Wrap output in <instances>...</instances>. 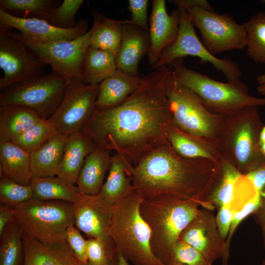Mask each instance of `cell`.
I'll return each mask as SVG.
<instances>
[{"label": "cell", "mask_w": 265, "mask_h": 265, "mask_svg": "<svg viewBox=\"0 0 265 265\" xmlns=\"http://www.w3.org/2000/svg\"><path fill=\"white\" fill-rule=\"evenodd\" d=\"M264 126L258 106H249L225 116L217 137L220 157L246 175L265 162L259 147V138Z\"/></svg>", "instance_id": "4"}, {"label": "cell", "mask_w": 265, "mask_h": 265, "mask_svg": "<svg viewBox=\"0 0 265 265\" xmlns=\"http://www.w3.org/2000/svg\"><path fill=\"white\" fill-rule=\"evenodd\" d=\"M0 26V92L11 85L44 74L46 63L28 47L19 32Z\"/></svg>", "instance_id": "12"}, {"label": "cell", "mask_w": 265, "mask_h": 265, "mask_svg": "<svg viewBox=\"0 0 265 265\" xmlns=\"http://www.w3.org/2000/svg\"><path fill=\"white\" fill-rule=\"evenodd\" d=\"M176 6H180L187 10L194 6H200L211 10H214L206 0H175L173 1Z\"/></svg>", "instance_id": "49"}, {"label": "cell", "mask_w": 265, "mask_h": 265, "mask_svg": "<svg viewBox=\"0 0 265 265\" xmlns=\"http://www.w3.org/2000/svg\"><path fill=\"white\" fill-rule=\"evenodd\" d=\"M112 156L94 145L86 156L77 181L80 192L91 195L97 194L109 171Z\"/></svg>", "instance_id": "24"}, {"label": "cell", "mask_w": 265, "mask_h": 265, "mask_svg": "<svg viewBox=\"0 0 265 265\" xmlns=\"http://www.w3.org/2000/svg\"><path fill=\"white\" fill-rule=\"evenodd\" d=\"M75 226L88 237L99 240L111 252H117L110 237L112 207L96 195L80 192L73 203Z\"/></svg>", "instance_id": "15"}, {"label": "cell", "mask_w": 265, "mask_h": 265, "mask_svg": "<svg viewBox=\"0 0 265 265\" xmlns=\"http://www.w3.org/2000/svg\"><path fill=\"white\" fill-rule=\"evenodd\" d=\"M143 199L134 191L113 206L110 237L117 251L133 265H164L151 248V231L140 212Z\"/></svg>", "instance_id": "5"}, {"label": "cell", "mask_w": 265, "mask_h": 265, "mask_svg": "<svg viewBox=\"0 0 265 265\" xmlns=\"http://www.w3.org/2000/svg\"><path fill=\"white\" fill-rule=\"evenodd\" d=\"M0 177L30 185L33 176L30 154L12 141L0 142Z\"/></svg>", "instance_id": "27"}, {"label": "cell", "mask_w": 265, "mask_h": 265, "mask_svg": "<svg viewBox=\"0 0 265 265\" xmlns=\"http://www.w3.org/2000/svg\"><path fill=\"white\" fill-rule=\"evenodd\" d=\"M92 15L93 25L90 29L89 46L115 56L121 43L124 24L122 21L108 18L98 11H93Z\"/></svg>", "instance_id": "29"}, {"label": "cell", "mask_w": 265, "mask_h": 265, "mask_svg": "<svg viewBox=\"0 0 265 265\" xmlns=\"http://www.w3.org/2000/svg\"><path fill=\"white\" fill-rule=\"evenodd\" d=\"M181 19L177 39L161 52L157 62L152 67L156 69L169 66L174 60L191 55L200 59L203 63H210L225 76L227 81L240 80L242 72L238 64L229 58H219L212 54L198 38L186 9L176 6Z\"/></svg>", "instance_id": "10"}, {"label": "cell", "mask_w": 265, "mask_h": 265, "mask_svg": "<svg viewBox=\"0 0 265 265\" xmlns=\"http://www.w3.org/2000/svg\"><path fill=\"white\" fill-rule=\"evenodd\" d=\"M149 46V31L135 25L124 24L121 43L115 55L117 69L139 76V62L148 53Z\"/></svg>", "instance_id": "19"}, {"label": "cell", "mask_w": 265, "mask_h": 265, "mask_svg": "<svg viewBox=\"0 0 265 265\" xmlns=\"http://www.w3.org/2000/svg\"><path fill=\"white\" fill-rule=\"evenodd\" d=\"M0 26L17 29L26 41L41 45L74 40L88 31V22L84 19L78 21L74 27L61 28L43 20L15 17L1 8Z\"/></svg>", "instance_id": "16"}, {"label": "cell", "mask_w": 265, "mask_h": 265, "mask_svg": "<svg viewBox=\"0 0 265 265\" xmlns=\"http://www.w3.org/2000/svg\"><path fill=\"white\" fill-rule=\"evenodd\" d=\"M115 265H130V264L129 262L118 252Z\"/></svg>", "instance_id": "50"}, {"label": "cell", "mask_w": 265, "mask_h": 265, "mask_svg": "<svg viewBox=\"0 0 265 265\" xmlns=\"http://www.w3.org/2000/svg\"><path fill=\"white\" fill-rule=\"evenodd\" d=\"M179 239L199 251L212 265L222 259L228 265L225 241L218 231L212 211L203 208L181 233Z\"/></svg>", "instance_id": "17"}, {"label": "cell", "mask_w": 265, "mask_h": 265, "mask_svg": "<svg viewBox=\"0 0 265 265\" xmlns=\"http://www.w3.org/2000/svg\"><path fill=\"white\" fill-rule=\"evenodd\" d=\"M68 135L58 133L30 154L33 177L57 176L64 155Z\"/></svg>", "instance_id": "25"}, {"label": "cell", "mask_w": 265, "mask_h": 265, "mask_svg": "<svg viewBox=\"0 0 265 265\" xmlns=\"http://www.w3.org/2000/svg\"><path fill=\"white\" fill-rule=\"evenodd\" d=\"M23 230L46 244L66 242L67 229L75 225L73 203L32 198L13 208Z\"/></svg>", "instance_id": "7"}, {"label": "cell", "mask_w": 265, "mask_h": 265, "mask_svg": "<svg viewBox=\"0 0 265 265\" xmlns=\"http://www.w3.org/2000/svg\"><path fill=\"white\" fill-rule=\"evenodd\" d=\"M175 79L195 93L211 111L227 116L249 106H265V98L250 95L247 85L240 80L223 82L186 67L183 58L169 65Z\"/></svg>", "instance_id": "6"}, {"label": "cell", "mask_w": 265, "mask_h": 265, "mask_svg": "<svg viewBox=\"0 0 265 265\" xmlns=\"http://www.w3.org/2000/svg\"><path fill=\"white\" fill-rule=\"evenodd\" d=\"M257 90L262 95H265V84L258 85L257 87Z\"/></svg>", "instance_id": "53"}, {"label": "cell", "mask_w": 265, "mask_h": 265, "mask_svg": "<svg viewBox=\"0 0 265 265\" xmlns=\"http://www.w3.org/2000/svg\"><path fill=\"white\" fill-rule=\"evenodd\" d=\"M99 84L89 85L81 80L67 81L63 99L48 119L58 132L69 135L82 132L95 110Z\"/></svg>", "instance_id": "13"}, {"label": "cell", "mask_w": 265, "mask_h": 265, "mask_svg": "<svg viewBox=\"0 0 265 265\" xmlns=\"http://www.w3.org/2000/svg\"><path fill=\"white\" fill-rule=\"evenodd\" d=\"M65 240L78 260L85 265H88L87 255V240L75 225L67 230Z\"/></svg>", "instance_id": "42"}, {"label": "cell", "mask_w": 265, "mask_h": 265, "mask_svg": "<svg viewBox=\"0 0 265 265\" xmlns=\"http://www.w3.org/2000/svg\"><path fill=\"white\" fill-rule=\"evenodd\" d=\"M58 133L49 120L42 119L12 142L30 154Z\"/></svg>", "instance_id": "36"}, {"label": "cell", "mask_w": 265, "mask_h": 265, "mask_svg": "<svg viewBox=\"0 0 265 265\" xmlns=\"http://www.w3.org/2000/svg\"><path fill=\"white\" fill-rule=\"evenodd\" d=\"M241 175L229 161L220 157L209 191L207 202L218 209L229 205L236 182Z\"/></svg>", "instance_id": "30"}, {"label": "cell", "mask_w": 265, "mask_h": 265, "mask_svg": "<svg viewBox=\"0 0 265 265\" xmlns=\"http://www.w3.org/2000/svg\"><path fill=\"white\" fill-rule=\"evenodd\" d=\"M265 143V125L261 130L259 138V145Z\"/></svg>", "instance_id": "51"}, {"label": "cell", "mask_w": 265, "mask_h": 265, "mask_svg": "<svg viewBox=\"0 0 265 265\" xmlns=\"http://www.w3.org/2000/svg\"><path fill=\"white\" fill-rule=\"evenodd\" d=\"M15 218L13 208L3 203L0 204V237L7 225Z\"/></svg>", "instance_id": "48"}, {"label": "cell", "mask_w": 265, "mask_h": 265, "mask_svg": "<svg viewBox=\"0 0 265 265\" xmlns=\"http://www.w3.org/2000/svg\"><path fill=\"white\" fill-rule=\"evenodd\" d=\"M200 207L195 201L167 194L143 200L140 212L151 231V248L164 265H169L174 246L182 231L199 214Z\"/></svg>", "instance_id": "3"}, {"label": "cell", "mask_w": 265, "mask_h": 265, "mask_svg": "<svg viewBox=\"0 0 265 265\" xmlns=\"http://www.w3.org/2000/svg\"><path fill=\"white\" fill-rule=\"evenodd\" d=\"M261 200L262 198L259 195L247 204L241 211L234 213L228 235L225 241L226 254L228 257L230 242L235 231L244 219L250 214H252L257 209L261 203Z\"/></svg>", "instance_id": "44"}, {"label": "cell", "mask_w": 265, "mask_h": 265, "mask_svg": "<svg viewBox=\"0 0 265 265\" xmlns=\"http://www.w3.org/2000/svg\"><path fill=\"white\" fill-rule=\"evenodd\" d=\"M118 252L109 251L99 240L87 239V255L88 265H115Z\"/></svg>", "instance_id": "41"}, {"label": "cell", "mask_w": 265, "mask_h": 265, "mask_svg": "<svg viewBox=\"0 0 265 265\" xmlns=\"http://www.w3.org/2000/svg\"><path fill=\"white\" fill-rule=\"evenodd\" d=\"M23 231V265H85L75 255L66 242L44 243Z\"/></svg>", "instance_id": "20"}, {"label": "cell", "mask_w": 265, "mask_h": 265, "mask_svg": "<svg viewBox=\"0 0 265 265\" xmlns=\"http://www.w3.org/2000/svg\"><path fill=\"white\" fill-rule=\"evenodd\" d=\"M253 182L262 199H265V162L246 174Z\"/></svg>", "instance_id": "46"}, {"label": "cell", "mask_w": 265, "mask_h": 265, "mask_svg": "<svg viewBox=\"0 0 265 265\" xmlns=\"http://www.w3.org/2000/svg\"><path fill=\"white\" fill-rule=\"evenodd\" d=\"M258 85L265 84V74L258 76L256 78Z\"/></svg>", "instance_id": "52"}, {"label": "cell", "mask_w": 265, "mask_h": 265, "mask_svg": "<svg viewBox=\"0 0 265 265\" xmlns=\"http://www.w3.org/2000/svg\"><path fill=\"white\" fill-rule=\"evenodd\" d=\"M90 36V29L74 40L51 44H37L25 40L28 47L41 60L50 65L53 71L67 81H83V61L89 47Z\"/></svg>", "instance_id": "14"}, {"label": "cell", "mask_w": 265, "mask_h": 265, "mask_svg": "<svg viewBox=\"0 0 265 265\" xmlns=\"http://www.w3.org/2000/svg\"><path fill=\"white\" fill-rule=\"evenodd\" d=\"M252 214L256 223L261 229L265 251V199L262 198L260 205Z\"/></svg>", "instance_id": "47"}, {"label": "cell", "mask_w": 265, "mask_h": 265, "mask_svg": "<svg viewBox=\"0 0 265 265\" xmlns=\"http://www.w3.org/2000/svg\"><path fill=\"white\" fill-rule=\"evenodd\" d=\"M116 70L114 55L102 50L88 47L83 61L84 83L89 85L99 84Z\"/></svg>", "instance_id": "31"}, {"label": "cell", "mask_w": 265, "mask_h": 265, "mask_svg": "<svg viewBox=\"0 0 265 265\" xmlns=\"http://www.w3.org/2000/svg\"><path fill=\"white\" fill-rule=\"evenodd\" d=\"M0 240V265H23L25 256L23 231L15 218L7 225Z\"/></svg>", "instance_id": "34"}, {"label": "cell", "mask_w": 265, "mask_h": 265, "mask_svg": "<svg viewBox=\"0 0 265 265\" xmlns=\"http://www.w3.org/2000/svg\"><path fill=\"white\" fill-rule=\"evenodd\" d=\"M171 71L169 66L154 69L122 104L95 109L82 132L95 145L115 152L132 165L149 153L169 144L168 132L173 122L165 82Z\"/></svg>", "instance_id": "1"}, {"label": "cell", "mask_w": 265, "mask_h": 265, "mask_svg": "<svg viewBox=\"0 0 265 265\" xmlns=\"http://www.w3.org/2000/svg\"><path fill=\"white\" fill-rule=\"evenodd\" d=\"M234 215V213L231 209L229 205H227L220 208L215 216L218 231L225 241L227 238Z\"/></svg>", "instance_id": "45"}, {"label": "cell", "mask_w": 265, "mask_h": 265, "mask_svg": "<svg viewBox=\"0 0 265 265\" xmlns=\"http://www.w3.org/2000/svg\"><path fill=\"white\" fill-rule=\"evenodd\" d=\"M181 15L176 8L169 14L165 0H154L150 18L149 36L150 46L147 53L149 64L153 66L163 51L177 38Z\"/></svg>", "instance_id": "18"}, {"label": "cell", "mask_w": 265, "mask_h": 265, "mask_svg": "<svg viewBox=\"0 0 265 265\" xmlns=\"http://www.w3.org/2000/svg\"><path fill=\"white\" fill-rule=\"evenodd\" d=\"M67 81L52 71L32 79L17 82L0 93V106L19 105L48 120L54 113L64 96Z\"/></svg>", "instance_id": "9"}, {"label": "cell", "mask_w": 265, "mask_h": 265, "mask_svg": "<svg viewBox=\"0 0 265 265\" xmlns=\"http://www.w3.org/2000/svg\"><path fill=\"white\" fill-rule=\"evenodd\" d=\"M193 25L199 29L202 42L215 55L245 48L246 31L230 14L218 13L200 6L187 9Z\"/></svg>", "instance_id": "11"}, {"label": "cell", "mask_w": 265, "mask_h": 265, "mask_svg": "<svg viewBox=\"0 0 265 265\" xmlns=\"http://www.w3.org/2000/svg\"><path fill=\"white\" fill-rule=\"evenodd\" d=\"M83 0H64L53 11L49 23L61 28H71L78 23L76 20L77 13Z\"/></svg>", "instance_id": "39"}, {"label": "cell", "mask_w": 265, "mask_h": 265, "mask_svg": "<svg viewBox=\"0 0 265 265\" xmlns=\"http://www.w3.org/2000/svg\"><path fill=\"white\" fill-rule=\"evenodd\" d=\"M148 3V0H129L128 9L131 13V19L122 21L123 24L135 25L149 31Z\"/></svg>", "instance_id": "43"}, {"label": "cell", "mask_w": 265, "mask_h": 265, "mask_svg": "<svg viewBox=\"0 0 265 265\" xmlns=\"http://www.w3.org/2000/svg\"><path fill=\"white\" fill-rule=\"evenodd\" d=\"M143 79L139 75H131L117 69L100 83L95 109L104 110L120 105L138 89Z\"/></svg>", "instance_id": "22"}, {"label": "cell", "mask_w": 265, "mask_h": 265, "mask_svg": "<svg viewBox=\"0 0 265 265\" xmlns=\"http://www.w3.org/2000/svg\"><path fill=\"white\" fill-rule=\"evenodd\" d=\"M132 164L121 155L112 156L108 174L96 195L110 206L132 194L134 188L130 178Z\"/></svg>", "instance_id": "21"}, {"label": "cell", "mask_w": 265, "mask_h": 265, "mask_svg": "<svg viewBox=\"0 0 265 265\" xmlns=\"http://www.w3.org/2000/svg\"><path fill=\"white\" fill-rule=\"evenodd\" d=\"M59 5L56 0H0V8L21 18H35L49 23L54 10Z\"/></svg>", "instance_id": "33"}, {"label": "cell", "mask_w": 265, "mask_h": 265, "mask_svg": "<svg viewBox=\"0 0 265 265\" xmlns=\"http://www.w3.org/2000/svg\"><path fill=\"white\" fill-rule=\"evenodd\" d=\"M169 265H211L197 250L179 240L173 248Z\"/></svg>", "instance_id": "40"}, {"label": "cell", "mask_w": 265, "mask_h": 265, "mask_svg": "<svg viewBox=\"0 0 265 265\" xmlns=\"http://www.w3.org/2000/svg\"><path fill=\"white\" fill-rule=\"evenodd\" d=\"M165 88L175 126L194 135L217 139L225 116L209 110L200 97L177 80L172 69Z\"/></svg>", "instance_id": "8"}, {"label": "cell", "mask_w": 265, "mask_h": 265, "mask_svg": "<svg viewBox=\"0 0 265 265\" xmlns=\"http://www.w3.org/2000/svg\"><path fill=\"white\" fill-rule=\"evenodd\" d=\"M30 186L33 198L41 200H62L73 203L80 192L77 186L57 176L33 177Z\"/></svg>", "instance_id": "32"}, {"label": "cell", "mask_w": 265, "mask_h": 265, "mask_svg": "<svg viewBox=\"0 0 265 265\" xmlns=\"http://www.w3.org/2000/svg\"><path fill=\"white\" fill-rule=\"evenodd\" d=\"M42 119L34 110L12 104L0 107V142L13 141Z\"/></svg>", "instance_id": "28"}, {"label": "cell", "mask_w": 265, "mask_h": 265, "mask_svg": "<svg viewBox=\"0 0 265 265\" xmlns=\"http://www.w3.org/2000/svg\"><path fill=\"white\" fill-rule=\"evenodd\" d=\"M259 195L252 180L246 175H241L236 182L229 206L235 213Z\"/></svg>", "instance_id": "38"}, {"label": "cell", "mask_w": 265, "mask_h": 265, "mask_svg": "<svg viewBox=\"0 0 265 265\" xmlns=\"http://www.w3.org/2000/svg\"><path fill=\"white\" fill-rule=\"evenodd\" d=\"M243 25L248 56L256 64H265V11L253 15Z\"/></svg>", "instance_id": "35"}, {"label": "cell", "mask_w": 265, "mask_h": 265, "mask_svg": "<svg viewBox=\"0 0 265 265\" xmlns=\"http://www.w3.org/2000/svg\"><path fill=\"white\" fill-rule=\"evenodd\" d=\"M33 198L30 185L19 184L4 176L0 179V203L14 208Z\"/></svg>", "instance_id": "37"}, {"label": "cell", "mask_w": 265, "mask_h": 265, "mask_svg": "<svg viewBox=\"0 0 265 265\" xmlns=\"http://www.w3.org/2000/svg\"><path fill=\"white\" fill-rule=\"evenodd\" d=\"M168 138L173 149L184 157L206 159L215 162L220 158L217 139L189 134L173 123L169 131Z\"/></svg>", "instance_id": "23"}, {"label": "cell", "mask_w": 265, "mask_h": 265, "mask_svg": "<svg viewBox=\"0 0 265 265\" xmlns=\"http://www.w3.org/2000/svg\"><path fill=\"white\" fill-rule=\"evenodd\" d=\"M217 169V162L184 157L170 143L132 165L130 178L134 190L143 199L171 195L213 211L207 199Z\"/></svg>", "instance_id": "2"}, {"label": "cell", "mask_w": 265, "mask_h": 265, "mask_svg": "<svg viewBox=\"0 0 265 265\" xmlns=\"http://www.w3.org/2000/svg\"><path fill=\"white\" fill-rule=\"evenodd\" d=\"M94 146L83 132L68 135L57 176L73 184H76L85 158Z\"/></svg>", "instance_id": "26"}]
</instances>
